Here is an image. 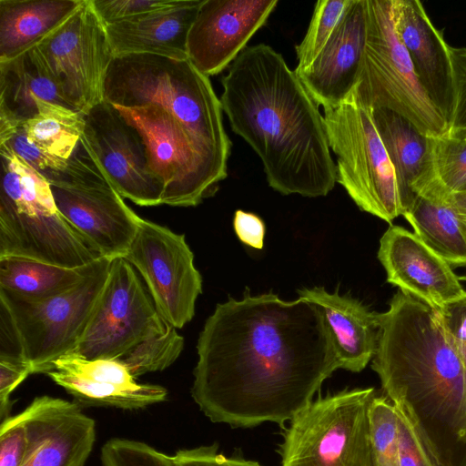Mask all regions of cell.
<instances>
[{
    "label": "cell",
    "mask_w": 466,
    "mask_h": 466,
    "mask_svg": "<svg viewBox=\"0 0 466 466\" xmlns=\"http://www.w3.org/2000/svg\"><path fill=\"white\" fill-rule=\"evenodd\" d=\"M191 396L212 421L285 429L339 369L319 306L276 294L217 304L199 334Z\"/></svg>",
    "instance_id": "obj_1"
},
{
    "label": "cell",
    "mask_w": 466,
    "mask_h": 466,
    "mask_svg": "<svg viewBox=\"0 0 466 466\" xmlns=\"http://www.w3.org/2000/svg\"><path fill=\"white\" fill-rule=\"evenodd\" d=\"M220 103L233 132L260 158L282 195L317 198L337 182L323 116L282 55L248 46L221 80Z\"/></svg>",
    "instance_id": "obj_2"
},
{
    "label": "cell",
    "mask_w": 466,
    "mask_h": 466,
    "mask_svg": "<svg viewBox=\"0 0 466 466\" xmlns=\"http://www.w3.org/2000/svg\"><path fill=\"white\" fill-rule=\"evenodd\" d=\"M371 368L437 466H466V367L437 310L398 290L377 312Z\"/></svg>",
    "instance_id": "obj_3"
},
{
    "label": "cell",
    "mask_w": 466,
    "mask_h": 466,
    "mask_svg": "<svg viewBox=\"0 0 466 466\" xmlns=\"http://www.w3.org/2000/svg\"><path fill=\"white\" fill-rule=\"evenodd\" d=\"M113 106L155 105L173 115L199 140L228 160L232 143L209 77L192 62L150 54L114 56L104 84Z\"/></svg>",
    "instance_id": "obj_4"
},
{
    "label": "cell",
    "mask_w": 466,
    "mask_h": 466,
    "mask_svg": "<svg viewBox=\"0 0 466 466\" xmlns=\"http://www.w3.org/2000/svg\"><path fill=\"white\" fill-rule=\"evenodd\" d=\"M0 258L80 268L102 258L58 211L49 182L0 147Z\"/></svg>",
    "instance_id": "obj_5"
},
{
    "label": "cell",
    "mask_w": 466,
    "mask_h": 466,
    "mask_svg": "<svg viewBox=\"0 0 466 466\" xmlns=\"http://www.w3.org/2000/svg\"><path fill=\"white\" fill-rule=\"evenodd\" d=\"M323 120L337 182L359 208L388 223L403 216L406 206L371 108L353 90L341 104L325 108Z\"/></svg>",
    "instance_id": "obj_6"
},
{
    "label": "cell",
    "mask_w": 466,
    "mask_h": 466,
    "mask_svg": "<svg viewBox=\"0 0 466 466\" xmlns=\"http://www.w3.org/2000/svg\"><path fill=\"white\" fill-rule=\"evenodd\" d=\"M367 35L357 85L360 101L391 110L435 138L450 127L420 85L409 54L398 37L392 0H366Z\"/></svg>",
    "instance_id": "obj_7"
},
{
    "label": "cell",
    "mask_w": 466,
    "mask_h": 466,
    "mask_svg": "<svg viewBox=\"0 0 466 466\" xmlns=\"http://www.w3.org/2000/svg\"><path fill=\"white\" fill-rule=\"evenodd\" d=\"M114 106L142 137L149 170L164 187L161 204L195 207L216 193L228 176V159L162 107Z\"/></svg>",
    "instance_id": "obj_8"
},
{
    "label": "cell",
    "mask_w": 466,
    "mask_h": 466,
    "mask_svg": "<svg viewBox=\"0 0 466 466\" xmlns=\"http://www.w3.org/2000/svg\"><path fill=\"white\" fill-rule=\"evenodd\" d=\"M373 388L319 397L289 421L281 466H372L370 406Z\"/></svg>",
    "instance_id": "obj_9"
},
{
    "label": "cell",
    "mask_w": 466,
    "mask_h": 466,
    "mask_svg": "<svg viewBox=\"0 0 466 466\" xmlns=\"http://www.w3.org/2000/svg\"><path fill=\"white\" fill-rule=\"evenodd\" d=\"M112 259L100 258L70 289L42 299L0 289L32 373H48L61 356L76 351L106 281Z\"/></svg>",
    "instance_id": "obj_10"
},
{
    "label": "cell",
    "mask_w": 466,
    "mask_h": 466,
    "mask_svg": "<svg viewBox=\"0 0 466 466\" xmlns=\"http://www.w3.org/2000/svg\"><path fill=\"white\" fill-rule=\"evenodd\" d=\"M60 214L103 258H125L140 217L124 201L80 144L48 180Z\"/></svg>",
    "instance_id": "obj_11"
},
{
    "label": "cell",
    "mask_w": 466,
    "mask_h": 466,
    "mask_svg": "<svg viewBox=\"0 0 466 466\" xmlns=\"http://www.w3.org/2000/svg\"><path fill=\"white\" fill-rule=\"evenodd\" d=\"M167 325L135 268L125 258H116L111 260L76 352L89 360L118 359L139 342L163 332Z\"/></svg>",
    "instance_id": "obj_12"
},
{
    "label": "cell",
    "mask_w": 466,
    "mask_h": 466,
    "mask_svg": "<svg viewBox=\"0 0 466 466\" xmlns=\"http://www.w3.org/2000/svg\"><path fill=\"white\" fill-rule=\"evenodd\" d=\"M36 48L60 92L76 111L86 114L104 100V84L113 54L105 25L89 0Z\"/></svg>",
    "instance_id": "obj_13"
},
{
    "label": "cell",
    "mask_w": 466,
    "mask_h": 466,
    "mask_svg": "<svg viewBox=\"0 0 466 466\" xmlns=\"http://www.w3.org/2000/svg\"><path fill=\"white\" fill-rule=\"evenodd\" d=\"M125 258L139 273L160 317L176 329L195 315L202 277L185 235L140 218Z\"/></svg>",
    "instance_id": "obj_14"
},
{
    "label": "cell",
    "mask_w": 466,
    "mask_h": 466,
    "mask_svg": "<svg viewBox=\"0 0 466 466\" xmlns=\"http://www.w3.org/2000/svg\"><path fill=\"white\" fill-rule=\"evenodd\" d=\"M84 116L80 144L119 195L141 207L160 205L164 187L149 170L137 130L105 100Z\"/></svg>",
    "instance_id": "obj_15"
},
{
    "label": "cell",
    "mask_w": 466,
    "mask_h": 466,
    "mask_svg": "<svg viewBox=\"0 0 466 466\" xmlns=\"http://www.w3.org/2000/svg\"><path fill=\"white\" fill-rule=\"evenodd\" d=\"M278 0H203L187 39V54L205 76L229 67L278 5Z\"/></svg>",
    "instance_id": "obj_16"
},
{
    "label": "cell",
    "mask_w": 466,
    "mask_h": 466,
    "mask_svg": "<svg viewBox=\"0 0 466 466\" xmlns=\"http://www.w3.org/2000/svg\"><path fill=\"white\" fill-rule=\"evenodd\" d=\"M28 448L21 466H84L96 441V422L79 403L47 395L20 412Z\"/></svg>",
    "instance_id": "obj_17"
},
{
    "label": "cell",
    "mask_w": 466,
    "mask_h": 466,
    "mask_svg": "<svg viewBox=\"0 0 466 466\" xmlns=\"http://www.w3.org/2000/svg\"><path fill=\"white\" fill-rule=\"evenodd\" d=\"M378 258L389 283L435 309L466 297L451 264L403 227L390 225L384 232Z\"/></svg>",
    "instance_id": "obj_18"
},
{
    "label": "cell",
    "mask_w": 466,
    "mask_h": 466,
    "mask_svg": "<svg viewBox=\"0 0 466 466\" xmlns=\"http://www.w3.org/2000/svg\"><path fill=\"white\" fill-rule=\"evenodd\" d=\"M367 35L366 0H352L343 19L312 64L296 73L319 106L341 104L354 90Z\"/></svg>",
    "instance_id": "obj_19"
},
{
    "label": "cell",
    "mask_w": 466,
    "mask_h": 466,
    "mask_svg": "<svg viewBox=\"0 0 466 466\" xmlns=\"http://www.w3.org/2000/svg\"><path fill=\"white\" fill-rule=\"evenodd\" d=\"M392 18L420 85L450 127L454 109L450 46L418 0H392Z\"/></svg>",
    "instance_id": "obj_20"
},
{
    "label": "cell",
    "mask_w": 466,
    "mask_h": 466,
    "mask_svg": "<svg viewBox=\"0 0 466 466\" xmlns=\"http://www.w3.org/2000/svg\"><path fill=\"white\" fill-rule=\"evenodd\" d=\"M203 0L106 25L113 56L150 54L187 59V39Z\"/></svg>",
    "instance_id": "obj_21"
},
{
    "label": "cell",
    "mask_w": 466,
    "mask_h": 466,
    "mask_svg": "<svg viewBox=\"0 0 466 466\" xmlns=\"http://www.w3.org/2000/svg\"><path fill=\"white\" fill-rule=\"evenodd\" d=\"M298 293L321 308L334 339L339 369L364 370L377 349V312L350 296L329 293L323 288H303Z\"/></svg>",
    "instance_id": "obj_22"
},
{
    "label": "cell",
    "mask_w": 466,
    "mask_h": 466,
    "mask_svg": "<svg viewBox=\"0 0 466 466\" xmlns=\"http://www.w3.org/2000/svg\"><path fill=\"white\" fill-rule=\"evenodd\" d=\"M40 100L74 109L50 76L36 46L0 62V126H19L35 117Z\"/></svg>",
    "instance_id": "obj_23"
},
{
    "label": "cell",
    "mask_w": 466,
    "mask_h": 466,
    "mask_svg": "<svg viewBox=\"0 0 466 466\" xmlns=\"http://www.w3.org/2000/svg\"><path fill=\"white\" fill-rule=\"evenodd\" d=\"M372 117L396 172L406 210L417 191L434 180L431 137L420 133L402 116L371 109Z\"/></svg>",
    "instance_id": "obj_24"
},
{
    "label": "cell",
    "mask_w": 466,
    "mask_h": 466,
    "mask_svg": "<svg viewBox=\"0 0 466 466\" xmlns=\"http://www.w3.org/2000/svg\"><path fill=\"white\" fill-rule=\"evenodd\" d=\"M414 234L448 263L466 264V236L451 193L436 177L421 187L403 214Z\"/></svg>",
    "instance_id": "obj_25"
},
{
    "label": "cell",
    "mask_w": 466,
    "mask_h": 466,
    "mask_svg": "<svg viewBox=\"0 0 466 466\" xmlns=\"http://www.w3.org/2000/svg\"><path fill=\"white\" fill-rule=\"evenodd\" d=\"M85 0H0V62L36 46Z\"/></svg>",
    "instance_id": "obj_26"
},
{
    "label": "cell",
    "mask_w": 466,
    "mask_h": 466,
    "mask_svg": "<svg viewBox=\"0 0 466 466\" xmlns=\"http://www.w3.org/2000/svg\"><path fill=\"white\" fill-rule=\"evenodd\" d=\"M92 263L65 268L25 258L2 257L0 289L28 299H46L78 283L88 273Z\"/></svg>",
    "instance_id": "obj_27"
},
{
    "label": "cell",
    "mask_w": 466,
    "mask_h": 466,
    "mask_svg": "<svg viewBox=\"0 0 466 466\" xmlns=\"http://www.w3.org/2000/svg\"><path fill=\"white\" fill-rule=\"evenodd\" d=\"M46 375L72 395L77 403L86 406L137 410L162 402L167 396V389L157 384L137 382L123 386L99 383L56 370Z\"/></svg>",
    "instance_id": "obj_28"
},
{
    "label": "cell",
    "mask_w": 466,
    "mask_h": 466,
    "mask_svg": "<svg viewBox=\"0 0 466 466\" xmlns=\"http://www.w3.org/2000/svg\"><path fill=\"white\" fill-rule=\"evenodd\" d=\"M36 116L23 125L27 139L42 151L68 160L80 142L85 116L79 111L40 100Z\"/></svg>",
    "instance_id": "obj_29"
},
{
    "label": "cell",
    "mask_w": 466,
    "mask_h": 466,
    "mask_svg": "<svg viewBox=\"0 0 466 466\" xmlns=\"http://www.w3.org/2000/svg\"><path fill=\"white\" fill-rule=\"evenodd\" d=\"M183 348V337L176 328L167 325L163 332L139 342L116 360L137 379L166 370L177 360Z\"/></svg>",
    "instance_id": "obj_30"
},
{
    "label": "cell",
    "mask_w": 466,
    "mask_h": 466,
    "mask_svg": "<svg viewBox=\"0 0 466 466\" xmlns=\"http://www.w3.org/2000/svg\"><path fill=\"white\" fill-rule=\"evenodd\" d=\"M352 0H319L315 4L308 30L296 46L295 72L309 66L337 30Z\"/></svg>",
    "instance_id": "obj_31"
},
{
    "label": "cell",
    "mask_w": 466,
    "mask_h": 466,
    "mask_svg": "<svg viewBox=\"0 0 466 466\" xmlns=\"http://www.w3.org/2000/svg\"><path fill=\"white\" fill-rule=\"evenodd\" d=\"M432 159L439 181L451 194L466 190V130H451L431 138Z\"/></svg>",
    "instance_id": "obj_32"
},
{
    "label": "cell",
    "mask_w": 466,
    "mask_h": 466,
    "mask_svg": "<svg viewBox=\"0 0 466 466\" xmlns=\"http://www.w3.org/2000/svg\"><path fill=\"white\" fill-rule=\"evenodd\" d=\"M369 414L372 466H400L395 407L386 396H375Z\"/></svg>",
    "instance_id": "obj_33"
},
{
    "label": "cell",
    "mask_w": 466,
    "mask_h": 466,
    "mask_svg": "<svg viewBox=\"0 0 466 466\" xmlns=\"http://www.w3.org/2000/svg\"><path fill=\"white\" fill-rule=\"evenodd\" d=\"M0 147L10 150L47 181L67 166L68 160L49 155L30 143L23 125L0 126Z\"/></svg>",
    "instance_id": "obj_34"
},
{
    "label": "cell",
    "mask_w": 466,
    "mask_h": 466,
    "mask_svg": "<svg viewBox=\"0 0 466 466\" xmlns=\"http://www.w3.org/2000/svg\"><path fill=\"white\" fill-rule=\"evenodd\" d=\"M103 466H175L173 457L149 444L126 438H112L101 448Z\"/></svg>",
    "instance_id": "obj_35"
},
{
    "label": "cell",
    "mask_w": 466,
    "mask_h": 466,
    "mask_svg": "<svg viewBox=\"0 0 466 466\" xmlns=\"http://www.w3.org/2000/svg\"><path fill=\"white\" fill-rule=\"evenodd\" d=\"M187 0H89L101 23L106 26L149 13L186 5Z\"/></svg>",
    "instance_id": "obj_36"
},
{
    "label": "cell",
    "mask_w": 466,
    "mask_h": 466,
    "mask_svg": "<svg viewBox=\"0 0 466 466\" xmlns=\"http://www.w3.org/2000/svg\"><path fill=\"white\" fill-rule=\"evenodd\" d=\"M27 448V431L21 413L1 421L0 466H21Z\"/></svg>",
    "instance_id": "obj_37"
},
{
    "label": "cell",
    "mask_w": 466,
    "mask_h": 466,
    "mask_svg": "<svg viewBox=\"0 0 466 466\" xmlns=\"http://www.w3.org/2000/svg\"><path fill=\"white\" fill-rule=\"evenodd\" d=\"M172 457L175 466H261L255 461L219 453L217 443L181 449Z\"/></svg>",
    "instance_id": "obj_38"
},
{
    "label": "cell",
    "mask_w": 466,
    "mask_h": 466,
    "mask_svg": "<svg viewBox=\"0 0 466 466\" xmlns=\"http://www.w3.org/2000/svg\"><path fill=\"white\" fill-rule=\"evenodd\" d=\"M396 411L400 466H437L408 420Z\"/></svg>",
    "instance_id": "obj_39"
},
{
    "label": "cell",
    "mask_w": 466,
    "mask_h": 466,
    "mask_svg": "<svg viewBox=\"0 0 466 466\" xmlns=\"http://www.w3.org/2000/svg\"><path fill=\"white\" fill-rule=\"evenodd\" d=\"M450 55L454 86V109L450 129L466 130V47L450 46Z\"/></svg>",
    "instance_id": "obj_40"
},
{
    "label": "cell",
    "mask_w": 466,
    "mask_h": 466,
    "mask_svg": "<svg viewBox=\"0 0 466 466\" xmlns=\"http://www.w3.org/2000/svg\"><path fill=\"white\" fill-rule=\"evenodd\" d=\"M31 374V367L26 362L0 360L1 421L9 417L11 394Z\"/></svg>",
    "instance_id": "obj_41"
},
{
    "label": "cell",
    "mask_w": 466,
    "mask_h": 466,
    "mask_svg": "<svg viewBox=\"0 0 466 466\" xmlns=\"http://www.w3.org/2000/svg\"><path fill=\"white\" fill-rule=\"evenodd\" d=\"M436 310L456 348L466 345V297Z\"/></svg>",
    "instance_id": "obj_42"
},
{
    "label": "cell",
    "mask_w": 466,
    "mask_h": 466,
    "mask_svg": "<svg viewBox=\"0 0 466 466\" xmlns=\"http://www.w3.org/2000/svg\"><path fill=\"white\" fill-rule=\"evenodd\" d=\"M233 228L242 243L257 249L263 248L266 228L258 216L238 209L234 215Z\"/></svg>",
    "instance_id": "obj_43"
},
{
    "label": "cell",
    "mask_w": 466,
    "mask_h": 466,
    "mask_svg": "<svg viewBox=\"0 0 466 466\" xmlns=\"http://www.w3.org/2000/svg\"><path fill=\"white\" fill-rule=\"evenodd\" d=\"M0 360L26 362L16 329L7 309L2 303H0Z\"/></svg>",
    "instance_id": "obj_44"
},
{
    "label": "cell",
    "mask_w": 466,
    "mask_h": 466,
    "mask_svg": "<svg viewBox=\"0 0 466 466\" xmlns=\"http://www.w3.org/2000/svg\"><path fill=\"white\" fill-rule=\"evenodd\" d=\"M451 201L461 219L466 221V190L451 194Z\"/></svg>",
    "instance_id": "obj_45"
},
{
    "label": "cell",
    "mask_w": 466,
    "mask_h": 466,
    "mask_svg": "<svg viewBox=\"0 0 466 466\" xmlns=\"http://www.w3.org/2000/svg\"><path fill=\"white\" fill-rule=\"evenodd\" d=\"M458 351L462 359L464 366L466 367V345H464L461 348H458Z\"/></svg>",
    "instance_id": "obj_46"
},
{
    "label": "cell",
    "mask_w": 466,
    "mask_h": 466,
    "mask_svg": "<svg viewBox=\"0 0 466 466\" xmlns=\"http://www.w3.org/2000/svg\"><path fill=\"white\" fill-rule=\"evenodd\" d=\"M462 221V227H463V230H464V233H465V236H466V221Z\"/></svg>",
    "instance_id": "obj_47"
},
{
    "label": "cell",
    "mask_w": 466,
    "mask_h": 466,
    "mask_svg": "<svg viewBox=\"0 0 466 466\" xmlns=\"http://www.w3.org/2000/svg\"><path fill=\"white\" fill-rule=\"evenodd\" d=\"M460 279L466 280V276L461 277V278H460Z\"/></svg>",
    "instance_id": "obj_48"
}]
</instances>
